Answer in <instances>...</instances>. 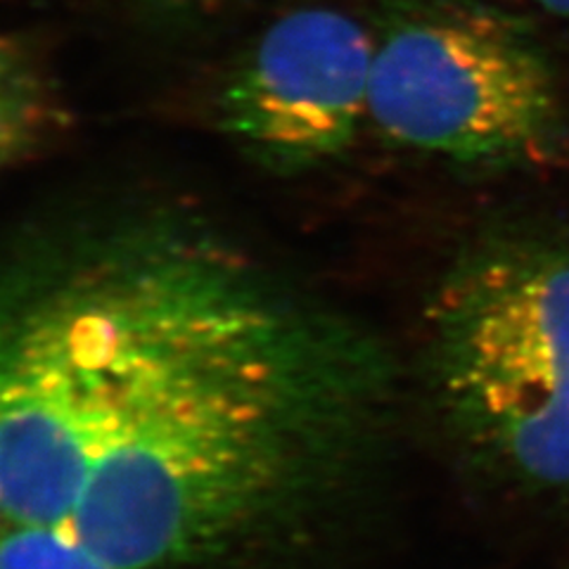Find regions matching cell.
<instances>
[{
  "label": "cell",
  "instance_id": "obj_1",
  "mask_svg": "<svg viewBox=\"0 0 569 569\" xmlns=\"http://www.w3.org/2000/svg\"><path fill=\"white\" fill-rule=\"evenodd\" d=\"M427 370L479 477L569 493V236L506 228L468 247L427 309Z\"/></svg>",
  "mask_w": 569,
  "mask_h": 569
},
{
  "label": "cell",
  "instance_id": "obj_2",
  "mask_svg": "<svg viewBox=\"0 0 569 569\" xmlns=\"http://www.w3.org/2000/svg\"><path fill=\"white\" fill-rule=\"evenodd\" d=\"M376 39L368 119L403 148L479 169H539L569 148L556 69L487 0H399Z\"/></svg>",
  "mask_w": 569,
  "mask_h": 569
},
{
  "label": "cell",
  "instance_id": "obj_3",
  "mask_svg": "<svg viewBox=\"0 0 569 569\" xmlns=\"http://www.w3.org/2000/svg\"><path fill=\"white\" fill-rule=\"evenodd\" d=\"M372 52V33L340 10L282 17L226 86V131L278 171L332 162L368 117Z\"/></svg>",
  "mask_w": 569,
  "mask_h": 569
},
{
  "label": "cell",
  "instance_id": "obj_4",
  "mask_svg": "<svg viewBox=\"0 0 569 569\" xmlns=\"http://www.w3.org/2000/svg\"><path fill=\"white\" fill-rule=\"evenodd\" d=\"M50 96L29 52L0 39V167L27 152L48 127Z\"/></svg>",
  "mask_w": 569,
  "mask_h": 569
},
{
  "label": "cell",
  "instance_id": "obj_5",
  "mask_svg": "<svg viewBox=\"0 0 569 569\" xmlns=\"http://www.w3.org/2000/svg\"><path fill=\"white\" fill-rule=\"evenodd\" d=\"M0 569H129L69 527L0 525Z\"/></svg>",
  "mask_w": 569,
  "mask_h": 569
},
{
  "label": "cell",
  "instance_id": "obj_6",
  "mask_svg": "<svg viewBox=\"0 0 569 569\" xmlns=\"http://www.w3.org/2000/svg\"><path fill=\"white\" fill-rule=\"evenodd\" d=\"M541 10H546L548 14H556L560 20L569 22V0H533Z\"/></svg>",
  "mask_w": 569,
  "mask_h": 569
},
{
  "label": "cell",
  "instance_id": "obj_7",
  "mask_svg": "<svg viewBox=\"0 0 569 569\" xmlns=\"http://www.w3.org/2000/svg\"><path fill=\"white\" fill-rule=\"evenodd\" d=\"M167 3H171V6H190V3H194V0H167Z\"/></svg>",
  "mask_w": 569,
  "mask_h": 569
},
{
  "label": "cell",
  "instance_id": "obj_8",
  "mask_svg": "<svg viewBox=\"0 0 569 569\" xmlns=\"http://www.w3.org/2000/svg\"><path fill=\"white\" fill-rule=\"evenodd\" d=\"M0 525H3V518H0Z\"/></svg>",
  "mask_w": 569,
  "mask_h": 569
}]
</instances>
